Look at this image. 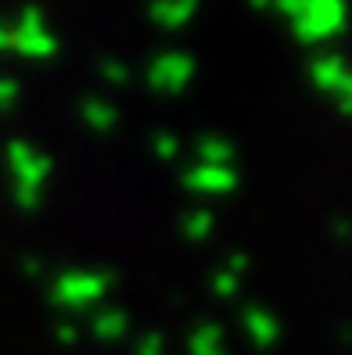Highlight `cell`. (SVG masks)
<instances>
[{
	"mask_svg": "<svg viewBox=\"0 0 352 355\" xmlns=\"http://www.w3.org/2000/svg\"><path fill=\"white\" fill-rule=\"evenodd\" d=\"M108 287H112V277H105V273H65L54 280L51 298L65 309H87L105 298Z\"/></svg>",
	"mask_w": 352,
	"mask_h": 355,
	"instance_id": "obj_1",
	"label": "cell"
},
{
	"mask_svg": "<svg viewBox=\"0 0 352 355\" xmlns=\"http://www.w3.org/2000/svg\"><path fill=\"white\" fill-rule=\"evenodd\" d=\"M187 187L198 194H231L237 187V173L231 165H194L187 173Z\"/></svg>",
	"mask_w": 352,
	"mask_h": 355,
	"instance_id": "obj_2",
	"label": "cell"
},
{
	"mask_svg": "<svg viewBox=\"0 0 352 355\" xmlns=\"http://www.w3.org/2000/svg\"><path fill=\"white\" fill-rule=\"evenodd\" d=\"M241 323H244V330H248V338H252L259 348H270V345L280 338V323H277V316H274V312H266V309H259V305L244 309Z\"/></svg>",
	"mask_w": 352,
	"mask_h": 355,
	"instance_id": "obj_3",
	"label": "cell"
},
{
	"mask_svg": "<svg viewBox=\"0 0 352 355\" xmlns=\"http://www.w3.org/2000/svg\"><path fill=\"white\" fill-rule=\"evenodd\" d=\"M90 330L97 341H119L130 330V316L115 305H101V312H94V320H90Z\"/></svg>",
	"mask_w": 352,
	"mask_h": 355,
	"instance_id": "obj_4",
	"label": "cell"
},
{
	"mask_svg": "<svg viewBox=\"0 0 352 355\" xmlns=\"http://www.w3.org/2000/svg\"><path fill=\"white\" fill-rule=\"evenodd\" d=\"M155 87L162 90H180L183 83L191 79V61H183V58H162L158 65H155Z\"/></svg>",
	"mask_w": 352,
	"mask_h": 355,
	"instance_id": "obj_5",
	"label": "cell"
},
{
	"mask_svg": "<svg viewBox=\"0 0 352 355\" xmlns=\"http://www.w3.org/2000/svg\"><path fill=\"white\" fill-rule=\"evenodd\" d=\"M191 355H226L219 327H198L191 334Z\"/></svg>",
	"mask_w": 352,
	"mask_h": 355,
	"instance_id": "obj_6",
	"label": "cell"
},
{
	"mask_svg": "<svg viewBox=\"0 0 352 355\" xmlns=\"http://www.w3.org/2000/svg\"><path fill=\"white\" fill-rule=\"evenodd\" d=\"M198 158H201L205 165H231L234 148H231L226 140H201V144H198Z\"/></svg>",
	"mask_w": 352,
	"mask_h": 355,
	"instance_id": "obj_7",
	"label": "cell"
},
{
	"mask_svg": "<svg viewBox=\"0 0 352 355\" xmlns=\"http://www.w3.org/2000/svg\"><path fill=\"white\" fill-rule=\"evenodd\" d=\"M212 226H216L212 212H191L187 219H183V234H187L191 241H205L212 234Z\"/></svg>",
	"mask_w": 352,
	"mask_h": 355,
	"instance_id": "obj_8",
	"label": "cell"
},
{
	"mask_svg": "<svg viewBox=\"0 0 352 355\" xmlns=\"http://www.w3.org/2000/svg\"><path fill=\"white\" fill-rule=\"evenodd\" d=\"M87 122H90L94 130H101V133H105V130H112L115 112L108 108V104H90V108H87Z\"/></svg>",
	"mask_w": 352,
	"mask_h": 355,
	"instance_id": "obj_9",
	"label": "cell"
},
{
	"mask_svg": "<svg viewBox=\"0 0 352 355\" xmlns=\"http://www.w3.org/2000/svg\"><path fill=\"white\" fill-rule=\"evenodd\" d=\"M137 355H165V345H162L158 334H148V338L137 345Z\"/></svg>",
	"mask_w": 352,
	"mask_h": 355,
	"instance_id": "obj_10",
	"label": "cell"
},
{
	"mask_svg": "<svg viewBox=\"0 0 352 355\" xmlns=\"http://www.w3.org/2000/svg\"><path fill=\"white\" fill-rule=\"evenodd\" d=\"M155 155L165 158V162L176 158V140H173V137H158V140H155Z\"/></svg>",
	"mask_w": 352,
	"mask_h": 355,
	"instance_id": "obj_11",
	"label": "cell"
},
{
	"mask_svg": "<svg viewBox=\"0 0 352 355\" xmlns=\"http://www.w3.org/2000/svg\"><path fill=\"white\" fill-rule=\"evenodd\" d=\"M76 338H79V334H76V327H72V323H61V327H58V341L76 345Z\"/></svg>",
	"mask_w": 352,
	"mask_h": 355,
	"instance_id": "obj_12",
	"label": "cell"
}]
</instances>
